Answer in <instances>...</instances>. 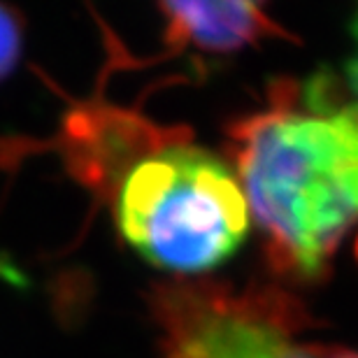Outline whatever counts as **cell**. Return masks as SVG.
<instances>
[{
    "mask_svg": "<svg viewBox=\"0 0 358 358\" xmlns=\"http://www.w3.org/2000/svg\"><path fill=\"white\" fill-rule=\"evenodd\" d=\"M354 33H356V40H358V14H356V21H354Z\"/></svg>",
    "mask_w": 358,
    "mask_h": 358,
    "instance_id": "8",
    "label": "cell"
},
{
    "mask_svg": "<svg viewBox=\"0 0 358 358\" xmlns=\"http://www.w3.org/2000/svg\"><path fill=\"white\" fill-rule=\"evenodd\" d=\"M356 256H358V242H356Z\"/></svg>",
    "mask_w": 358,
    "mask_h": 358,
    "instance_id": "9",
    "label": "cell"
},
{
    "mask_svg": "<svg viewBox=\"0 0 358 358\" xmlns=\"http://www.w3.org/2000/svg\"><path fill=\"white\" fill-rule=\"evenodd\" d=\"M235 175L282 270L317 279L358 221V107L331 77L284 82L231 131Z\"/></svg>",
    "mask_w": 358,
    "mask_h": 358,
    "instance_id": "1",
    "label": "cell"
},
{
    "mask_svg": "<svg viewBox=\"0 0 358 358\" xmlns=\"http://www.w3.org/2000/svg\"><path fill=\"white\" fill-rule=\"evenodd\" d=\"M345 96L358 107V56L347 66V93Z\"/></svg>",
    "mask_w": 358,
    "mask_h": 358,
    "instance_id": "6",
    "label": "cell"
},
{
    "mask_svg": "<svg viewBox=\"0 0 358 358\" xmlns=\"http://www.w3.org/2000/svg\"><path fill=\"white\" fill-rule=\"evenodd\" d=\"M317 358H358V352L345 347H328V345H317Z\"/></svg>",
    "mask_w": 358,
    "mask_h": 358,
    "instance_id": "7",
    "label": "cell"
},
{
    "mask_svg": "<svg viewBox=\"0 0 358 358\" xmlns=\"http://www.w3.org/2000/svg\"><path fill=\"white\" fill-rule=\"evenodd\" d=\"M168 33L173 45H191L200 52L231 54L270 35H284L259 3H163Z\"/></svg>",
    "mask_w": 358,
    "mask_h": 358,
    "instance_id": "4",
    "label": "cell"
},
{
    "mask_svg": "<svg viewBox=\"0 0 358 358\" xmlns=\"http://www.w3.org/2000/svg\"><path fill=\"white\" fill-rule=\"evenodd\" d=\"M21 52V17L0 5V80L14 68Z\"/></svg>",
    "mask_w": 358,
    "mask_h": 358,
    "instance_id": "5",
    "label": "cell"
},
{
    "mask_svg": "<svg viewBox=\"0 0 358 358\" xmlns=\"http://www.w3.org/2000/svg\"><path fill=\"white\" fill-rule=\"evenodd\" d=\"M114 205L128 245L175 275L221 266L242 247L252 224L235 170L175 135L126 170Z\"/></svg>",
    "mask_w": 358,
    "mask_h": 358,
    "instance_id": "2",
    "label": "cell"
},
{
    "mask_svg": "<svg viewBox=\"0 0 358 358\" xmlns=\"http://www.w3.org/2000/svg\"><path fill=\"white\" fill-rule=\"evenodd\" d=\"M166 358H317L296 342L300 310L284 296H235L207 284H170L154 296Z\"/></svg>",
    "mask_w": 358,
    "mask_h": 358,
    "instance_id": "3",
    "label": "cell"
}]
</instances>
